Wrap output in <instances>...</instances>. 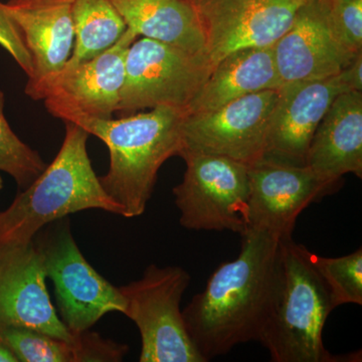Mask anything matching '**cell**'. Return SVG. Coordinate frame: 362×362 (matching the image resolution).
<instances>
[{
  "label": "cell",
  "instance_id": "e0dca14e",
  "mask_svg": "<svg viewBox=\"0 0 362 362\" xmlns=\"http://www.w3.org/2000/svg\"><path fill=\"white\" fill-rule=\"evenodd\" d=\"M306 164L337 185L343 175L362 177V92L339 95L314 133Z\"/></svg>",
  "mask_w": 362,
  "mask_h": 362
},
{
  "label": "cell",
  "instance_id": "4dcf8cb0",
  "mask_svg": "<svg viewBox=\"0 0 362 362\" xmlns=\"http://www.w3.org/2000/svg\"><path fill=\"white\" fill-rule=\"evenodd\" d=\"M192 1H194V0H192Z\"/></svg>",
  "mask_w": 362,
  "mask_h": 362
},
{
  "label": "cell",
  "instance_id": "52a82bcc",
  "mask_svg": "<svg viewBox=\"0 0 362 362\" xmlns=\"http://www.w3.org/2000/svg\"><path fill=\"white\" fill-rule=\"evenodd\" d=\"M187 169L173 188L180 223L190 230H249V166L202 152L180 154Z\"/></svg>",
  "mask_w": 362,
  "mask_h": 362
},
{
  "label": "cell",
  "instance_id": "7c38bea8",
  "mask_svg": "<svg viewBox=\"0 0 362 362\" xmlns=\"http://www.w3.org/2000/svg\"><path fill=\"white\" fill-rule=\"evenodd\" d=\"M249 230L280 240L292 238L300 214L337 187L309 166L268 159L249 166Z\"/></svg>",
  "mask_w": 362,
  "mask_h": 362
},
{
  "label": "cell",
  "instance_id": "4316f807",
  "mask_svg": "<svg viewBox=\"0 0 362 362\" xmlns=\"http://www.w3.org/2000/svg\"><path fill=\"white\" fill-rule=\"evenodd\" d=\"M0 362H20L13 350L0 340Z\"/></svg>",
  "mask_w": 362,
  "mask_h": 362
},
{
  "label": "cell",
  "instance_id": "484cf974",
  "mask_svg": "<svg viewBox=\"0 0 362 362\" xmlns=\"http://www.w3.org/2000/svg\"><path fill=\"white\" fill-rule=\"evenodd\" d=\"M343 80L350 90L362 92V52L341 71Z\"/></svg>",
  "mask_w": 362,
  "mask_h": 362
},
{
  "label": "cell",
  "instance_id": "44dd1931",
  "mask_svg": "<svg viewBox=\"0 0 362 362\" xmlns=\"http://www.w3.org/2000/svg\"><path fill=\"white\" fill-rule=\"evenodd\" d=\"M71 18L75 45L66 66L99 56L115 45L127 30L112 0H73Z\"/></svg>",
  "mask_w": 362,
  "mask_h": 362
},
{
  "label": "cell",
  "instance_id": "83f0119b",
  "mask_svg": "<svg viewBox=\"0 0 362 362\" xmlns=\"http://www.w3.org/2000/svg\"><path fill=\"white\" fill-rule=\"evenodd\" d=\"M4 187V181H2L1 175H0V189H2Z\"/></svg>",
  "mask_w": 362,
  "mask_h": 362
},
{
  "label": "cell",
  "instance_id": "2e32d148",
  "mask_svg": "<svg viewBox=\"0 0 362 362\" xmlns=\"http://www.w3.org/2000/svg\"><path fill=\"white\" fill-rule=\"evenodd\" d=\"M281 84L334 77L354 61L331 35L321 0H310L273 45Z\"/></svg>",
  "mask_w": 362,
  "mask_h": 362
},
{
  "label": "cell",
  "instance_id": "277c9868",
  "mask_svg": "<svg viewBox=\"0 0 362 362\" xmlns=\"http://www.w3.org/2000/svg\"><path fill=\"white\" fill-rule=\"evenodd\" d=\"M313 252L293 238L281 240L280 282L259 342L274 362H337L323 344V328L334 310Z\"/></svg>",
  "mask_w": 362,
  "mask_h": 362
},
{
  "label": "cell",
  "instance_id": "9c48e42d",
  "mask_svg": "<svg viewBox=\"0 0 362 362\" xmlns=\"http://www.w3.org/2000/svg\"><path fill=\"white\" fill-rule=\"evenodd\" d=\"M278 97L279 89L262 90L214 110L185 114L180 154H216L247 166L263 160Z\"/></svg>",
  "mask_w": 362,
  "mask_h": 362
},
{
  "label": "cell",
  "instance_id": "6da1fadb",
  "mask_svg": "<svg viewBox=\"0 0 362 362\" xmlns=\"http://www.w3.org/2000/svg\"><path fill=\"white\" fill-rule=\"evenodd\" d=\"M240 237L238 258L221 264L182 310L190 339L206 361L259 341L275 303L282 240L252 228Z\"/></svg>",
  "mask_w": 362,
  "mask_h": 362
},
{
  "label": "cell",
  "instance_id": "30bf717a",
  "mask_svg": "<svg viewBox=\"0 0 362 362\" xmlns=\"http://www.w3.org/2000/svg\"><path fill=\"white\" fill-rule=\"evenodd\" d=\"M310 0H194L206 40V56L216 65L246 47L273 45Z\"/></svg>",
  "mask_w": 362,
  "mask_h": 362
},
{
  "label": "cell",
  "instance_id": "ba28073f",
  "mask_svg": "<svg viewBox=\"0 0 362 362\" xmlns=\"http://www.w3.org/2000/svg\"><path fill=\"white\" fill-rule=\"evenodd\" d=\"M213 65L197 56L142 37L130 45L118 110L131 115L143 109L169 107L187 112L204 87Z\"/></svg>",
  "mask_w": 362,
  "mask_h": 362
},
{
  "label": "cell",
  "instance_id": "d4e9b609",
  "mask_svg": "<svg viewBox=\"0 0 362 362\" xmlns=\"http://www.w3.org/2000/svg\"><path fill=\"white\" fill-rule=\"evenodd\" d=\"M0 47L16 62L23 71L30 77L33 73V62L26 49L25 40L16 21L7 11L6 4L0 2Z\"/></svg>",
  "mask_w": 362,
  "mask_h": 362
},
{
  "label": "cell",
  "instance_id": "603a6c76",
  "mask_svg": "<svg viewBox=\"0 0 362 362\" xmlns=\"http://www.w3.org/2000/svg\"><path fill=\"white\" fill-rule=\"evenodd\" d=\"M4 93L0 90V171L11 175L25 189L45 170L39 152L21 141L4 116Z\"/></svg>",
  "mask_w": 362,
  "mask_h": 362
},
{
  "label": "cell",
  "instance_id": "8fae6325",
  "mask_svg": "<svg viewBox=\"0 0 362 362\" xmlns=\"http://www.w3.org/2000/svg\"><path fill=\"white\" fill-rule=\"evenodd\" d=\"M137 37L127 28L111 49L88 61L66 66L44 99L49 113L64 122L113 118L125 81L126 56Z\"/></svg>",
  "mask_w": 362,
  "mask_h": 362
},
{
  "label": "cell",
  "instance_id": "3957f363",
  "mask_svg": "<svg viewBox=\"0 0 362 362\" xmlns=\"http://www.w3.org/2000/svg\"><path fill=\"white\" fill-rule=\"evenodd\" d=\"M65 125V139L52 163L0 211V246L32 242L45 226L86 209L122 214L93 169L89 133L69 121Z\"/></svg>",
  "mask_w": 362,
  "mask_h": 362
},
{
  "label": "cell",
  "instance_id": "d6986e66",
  "mask_svg": "<svg viewBox=\"0 0 362 362\" xmlns=\"http://www.w3.org/2000/svg\"><path fill=\"white\" fill-rule=\"evenodd\" d=\"M127 28L139 37L206 56V40L192 0H112ZM207 57V56H206Z\"/></svg>",
  "mask_w": 362,
  "mask_h": 362
},
{
  "label": "cell",
  "instance_id": "8992f818",
  "mask_svg": "<svg viewBox=\"0 0 362 362\" xmlns=\"http://www.w3.org/2000/svg\"><path fill=\"white\" fill-rule=\"evenodd\" d=\"M33 240L42 255L47 278L54 283L59 318L71 333L90 330L106 314L124 313L125 302L119 287L83 256L68 216L45 226Z\"/></svg>",
  "mask_w": 362,
  "mask_h": 362
},
{
  "label": "cell",
  "instance_id": "f546056e",
  "mask_svg": "<svg viewBox=\"0 0 362 362\" xmlns=\"http://www.w3.org/2000/svg\"><path fill=\"white\" fill-rule=\"evenodd\" d=\"M322 1H327V0H322Z\"/></svg>",
  "mask_w": 362,
  "mask_h": 362
},
{
  "label": "cell",
  "instance_id": "ac0fdd59",
  "mask_svg": "<svg viewBox=\"0 0 362 362\" xmlns=\"http://www.w3.org/2000/svg\"><path fill=\"white\" fill-rule=\"evenodd\" d=\"M281 86L273 45L237 49L214 66L204 87L187 107V114L214 110L240 98Z\"/></svg>",
  "mask_w": 362,
  "mask_h": 362
},
{
  "label": "cell",
  "instance_id": "9a60e30c",
  "mask_svg": "<svg viewBox=\"0 0 362 362\" xmlns=\"http://www.w3.org/2000/svg\"><path fill=\"white\" fill-rule=\"evenodd\" d=\"M346 92L351 90L340 73L322 80L281 86L264 159L306 165L307 151L319 123L334 100Z\"/></svg>",
  "mask_w": 362,
  "mask_h": 362
},
{
  "label": "cell",
  "instance_id": "5bb4252c",
  "mask_svg": "<svg viewBox=\"0 0 362 362\" xmlns=\"http://www.w3.org/2000/svg\"><path fill=\"white\" fill-rule=\"evenodd\" d=\"M71 4L73 0H9L6 4L32 57L33 73L25 90L35 101L45 99L73 54Z\"/></svg>",
  "mask_w": 362,
  "mask_h": 362
},
{
  "label": "cell",
  "instance_id": "7402d4cb",
  "mask_svg": "<svg viewBox=\"0 0 362 362\" xmlns=\"http://www.w3.org/2000/svg\"><path fill=\"white\" fill-rule=\"evenodd\" d=\"M314 265L329 289L335 308L344 304L362 305V249L339 258L313 252Z\"/></svg>",
  "mask_w": 362,
  "mask_h": 362
},
{
  "label": "cell",
  "instance_id": "7a4b0ae2",
  "mask_svg": "<svg viewBox=\"0 0 362 362\" xmlns=\"http://www.w3.org/2000/svg\"><path fill=\"white\" fill-rule=\"evenodd\" d=\"M187 112L157 107L119 119H78L73 123L108 147L110 166L100 176L102 187L124 218L141 216L153 194L159 169L182 147Z\"/></svg>",
  "mask_w": 362,
  "mask_h": 362
},
{
  "label": "cell",
  "instance_id": "cb8c5ba5",
  "mask_svg": "<svg viewBox=\"0 0 362 362\" xmlns=\"http://www.w3.org/2000/svg\"><path fill=\"white\" fill-rule=\"evenodd\" d=\"M322 4L328 28L337 45L351 56L361 54L362 0H327Z\"/></svg>",
  "mask_w": 362,
  "mask_h": 362
},
{
  "label": "cell",
  "instance_id": "5b68a950",
  "mask_svg": "<svg viewBox=\"0 0 362 362\" xmlns=\"http://www.w3.org/2000/svg\"><path fill=\"white\" fill-rule=\"evenodd\" d=\"M181 267H147L142 278L119 287L124 315L141 337L140 362H206L188 334L181 299L190 284Z\"/></svg>",
  "mask_w": 362,
  "mask_h": 362
},
{
  "label": "cell",
  "instance_id": "ffe728a7",
  "mask_svg": "<svg viewBox=\"0 0 362 362\" xmlns=\"http://www.w3.org/2000/svg\"><path fill=\"white\" fill-rule=\"evenodd\" d=\"M0 340L20 362H116L128 351L126 345L90 330L68 341L30 328L0 326Z\"/></svg>",
  "mask_w": 362,
  "mask_h": 362
},
{
  "label": "cell",
  "instance_id": "4fadbf2b",
  "mask_svg": "<svg viewBox=\"0 0 362 362\" xmlns=\"http://www.w3.org/2000/svg\"><path fill=\"white\" fill-rule=\"evenodd\" d=\"M45 280L33 240L0 246V326L30 328L73 341L80 333H71L59 318Z\"/></svg>",
  "mask_w": 362,
  "mask_h": 362
},
{
  "label": "cell",
  "instance_id": "f1b7e54d",
  "mask_svg": "<svg viewBox=\"0 0 362 362\" xmlns=\"http://www.w3.org/2000/svg\"><path fill=\"white\" fill-rule=\"evenodd\" d=\"M13 1L23 2V1H28V0H13Z\"/></svg>",
  "mask_w": 362,
  "mask_h": 362
}]
</instances>
